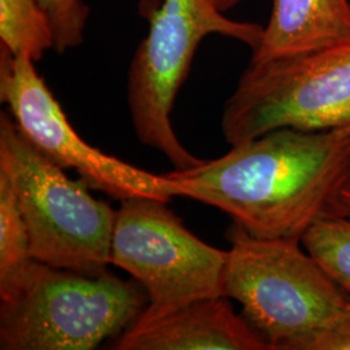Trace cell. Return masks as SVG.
<instances>
[{
    "label": "cell",
    "mask_w": 350,
    "mask_h": 350,
    "mask_svg": "<svg viewBox=\"0 0 350 350\" xmlns=\"http://www.w3.org/2000/svg\"><path fill=\"white\" fill-rule=\"evenodd\" d=\"M143 11L148 12L150 30L139 43L129 69L131 122L139 140L163 153L176 170L195 167L204 160L179 142L172 112L196 50L211 34L237 39L256 50L263 27L226 17L212 0H163L159 8Z\"/></svg>",
    "instance_id": "5"
},
{
    "label": "cell",
    "mask_w": 350,
    "mask_h": 350,
    "mask_svg": "<svg viewBox=\"0 0 350 350\" xmlns=\"http://www.w3.org/2000/svg\"><path fill=\"white\" fill-rule=\"evenodd\" d=\"M350 122V39L250 62L226 100L222 134L234 147L278 129L327 130Z\"/></svg>",
    "instance_id": "6"
},
{
    "label": "cell",
    "mask_w": 350,
    "mask_h": 350,
    "mask_svg": "<svg viewBox=\"0 0 350 350\" xmlns=\"http://www.w3.org/2000/svg\"><path fill=\"white\" fill-rule=\"evenodd\" d=\"M34 64L0 47V100L38 150L63 169L75 170L88 188L118 200L150 198L167 202L179 196L178 183L167 175L139 169L81 138Z\"/></svg>",
    "instance_id": "8"
},
{
    "label": "cell",
    "mask_w": 350,
    "mask_h": 350,
    "mask_svg": "<svg viewBox=\"0 0 350 350\" xmlns=\"http://www.w3.org/2000/svg\"><path fill=\"white\" fill-rule=\"evenodd\" d=\"M213 4L222 12H227L232 7H235L240 0H212Z\"/></svg>",
    "instance_id": "16"
},
{
    "label": "cell",
    "mask_w": 350,
    "mask_h": 350,
    "mask_svg": "<svg viewBox=\"0 0 350 350\" xmlns=\"http://www.w3.org/2000/svg\"><path fill=\"white\" fill-rule=\"evenodd\" d=\"M117 350H270L227 297L192 301L152 319L138 318L113 342Z\"/></svg>",
    "instance_id": "9"
},
{
    "label": "cell",
    "mask_w": 350,
    "mask_h": 350,
    "mask_svg": "<svg viewBox=\"0 0 350 350\" xmlns=\"http://www.w3.org/2000/svg\"><path fill=\"white\" fill-rule=\"evenodd\" d=\"M227 250L188 230L166 202L150 198L122 201L117 211L111 263L147 293L140 319H152L192 301L224 296Z\"/></svg>",
    "instance_id": "7"
},
{
    "label": "cell",
    "mask_w": 350,
    "mask_h": 350,
    "mask_svg": "<svg viewBox=\"0 0 350 350\" xmlns=\"http://www.w3.org/2000/svg\"><path fill=\"white\" fill-rule=\"evenodd\" d=\"M227 239L224 296L238 301L270 350H296L305 336L349 312V292L300 240L256 238L235 224Z\"/></svg>",
    "instance_id": "2"
},
{
    "label": "cell",
    "mask_w": 350,
    "mask_h": 350,
    "mask_svg": "<svg viewBox=\"0 0 350 350\" xmlns=\"http://www.w3.org/2000/svg\"><path fill=\"white\" fill-rule=\"evenodd\" d=\"M179 196L212 205L252 237L300 240L348 215L350 122L327 130L278 129L222 157L167 173Z\"/></svg>",
    "instance_id": "1"
},
{
    "label": "cell",
    "mask_w": 350,
    "mask_h": 350,
    "mask_svg": "<svg viewBox=\"0 0 350 350\" xmlns=\"http://www.w3.org/2000/svg\"><path fill=\"white\" fill-rule=\"evenodd\" d=\"M350 39L349 0H274L250 62H265Z\"/></svg>",
    "instance_id": "10"
},
{
    "label": "cell",
    "mask_w": 350,
    "mask_h": 350,
    "mask_svg": "<svg viewBox=\"0 0 350 350\" xmlns=\"http://www.w3.org/2000/svg\"><path fill=\"white\" fill-rule=\"evenodd\" d=\"M0 47L33 62L55 47L50 18L39 0H0Z\"/></svg>",
    "instance_id": "12"
},
{
    "label": "cell",
    "mask_w": 350,
    "mask_h": 350,
    "mask_svg": "<svg viewBox=\"0 0 350 350\" xmlns=\"http://www.w3.org/2000/svg\"><path fill=\"white\" fill-rule=\"evenodd\" d=\"M0 172L16 193L36 261L90 275L107 271L117 212L29 142L10 112L0 114Z\"/></svg>",
    "instance_id": "3"
},
{
    "label": "cell",
    "mask_w": 350,
    "mask_h": 350,
    "mask_svg": "<svg viewBox=\"0 0 350 350\" xmlns=\"http://www.w3.org/2000/svg\"><path fill=\"white\" fill-rule=\"evenodd\" d=\"M147 304L140 284L108 270L90 275L34 261L16 295L0 302V349H95Z\"/></svg>",
    "instance_id": "4"
},
{
    "label": "cell",
    "mask_w": 350,
    "mask_h": 350,
    "mask_svg": "<svg viewBox=\"0 0 350 350\" xmlns=\"http://www.w3.org/2000/svg\"><path fill=\"white\" fill-rule=\"evenodd\" d=\"M304 248L350 293V217H335L313 226L301 239Z\"/></svg>",
    "instance_id": "13"
},
{
    "label": "cell",
    "mask_w": 350,
    "mask_h": 350,
    "mask_svg": "<svg viewBox=\"0 0 350 350\" xmlns=\"http://www.w3.org/2000/svg\"><path fill=\"white\" fill-rule=\"evenodd\" d=\"M34 261L25 218L8 178L0 172V302L16 295Z\"/></svg>",
    "instance_id": "11"
},
{
    "label": "cell",
    "mask_w": 350,
    "mask_h": 350,
    "mask_svg": "<svg viewBox=\"0 0 350 350\" xmlns=\"http://www.w3.org/2000/svg\"><path fill=\"white\" fill-rule=\"evenodd\" d=\"M50 18L55 36L53 50L64 53L83 42L90 7L83 0H39Z\"/></svg>",
    "instance_id": "14"
},
{
    "label": "cell",
    "mask_w": 350,
    "mask_h": 350,
    "mask_svg": "<svg viewBox=\"0 0 350 350\" xmlns=\"http://www.w3.org/2000/svg\"><path fill=\"white\" fill-rule=\"evenodd\" d=\"M296 350H350V310L331 325L305 336Z\"/></svg>",
    "instance_id": "15"
},
{
    "label": "cell",
    "mask_w": 350,
    "mask_h": 350,
    "mask_svg": "<svg viewBox=\"0 0 350 350\" xmlns=\"http://www.w3.org/2000/svg\"><path fill=\"white\" fill-rule=\"evenodd\" d=\"M342 201H344V205H345V209H347V214L350 217V189H348V191L344 193Z\"/></svg>",
    "instance_id": "17"
}]
</instances>
